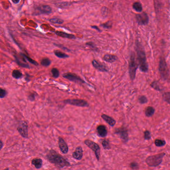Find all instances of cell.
<instances>
[{"instance_id": "6da1fadb", "label": "cell", "mask_w": 170, "mask_h": 170, "mask_svg": "<svg viewBox=\"0 0 170 170\" xmlns=\"http://www.w3.org/2000/svg\"><path fill=\"white\" fill-rule=\"evenodd\" d=\"M48 160L58 168L69 167L70 164L65 159L54 150H50L46 155Z\"/></svg>"}, {"instance_id": "7a4b0ae2", "label": "cell", "mask_w": 170, "mask_h": 170, "mask_svg": "<svg viewBox=\"0 0 170 170\" xmlns=\"http://www.w3.org/2000/svg\"><path fill=\"white\" fill-rule=\"evenodd\" d=\"M137 53L138 55V61L139 62L140 69L143 72H146L148 70V65L146 60V54L143 48L139 43L137 44Z\"/></svg>"}, {"instance_id": "3957f363", "label": "cell", "mask_w": 170, "mask_h": 170, "mask_svg": "<svg viewBox=\"0 0 170 170\" xmlns=\"http://www.w3.org/2000/svg\"><path fill=\"white\" fill-rule=\"evenodd\" d=\"M165 156V153H162L155 155L149 156L146 159V162L147 165L151 167H156L162 163L163 158Z\"/></svg>"}, {"instance_id": "277c9868", "label": "cell", "mask_w": 170, "mask_h": 170, "mask_svg": "<svg viewBox=\"0 0 170 170\" xmlns=\"http://www.w3.org/2000/svg\"><path fill=\"white\" fill-rule=\"evenodd\" d=\"M138 64L137 62L135 55L133 53L130 57L129 61V72L130 77L132 80L135 79L136 76V72L137 69L138 68Z\"/></svg>"}, {"instance_id": "5b68a950", "label": "cell", "mask_w": 170, "mask_h": 170, "mask_svg": "<svg viewBox=\"0 0 170 170\" xmlns=\"http://www.w3.org/2000/svg\"><path fill=\"white\" fill-rule=\"evenodd\" d=\"M159 70L161 74V77L163 78L165 80L168 78L169 74V69L164 58H161L160 60Z\"/></svg>"}, {"instance_id": "8992f818", "label": "cell", "mask_w": 170, "mask_h": 170, "mask_svg": "<svg viewBox=\"0 0 170 170\" xmlns=\"http://www.w3.org/2000/svg\"><path fill=\"white\" fill-rule=\"evenodd\" d=\"M84 144L95 153V155L96 156L97 160L99 161L100 157V148L98 145L97 144V143L89 140L84 141Z\"/></svg>"}, {"instance_id": "52a82bcc", "label": "cell", "mask_w": 170, "mask_h": 170, "mask_svg": "<svg viewBox=\"0 0 170 170\" xmlns=\"http://www.w3.org/2000/svg\"><path fill=\"white\" fill-rule=\"evenodd\" d=\"M64 102L65 104H69L76 106L81 107H88L89 106L87 102L83 99H66L64 100Z\"/></svg>"}, {"instance_id": "ba28073f", "label": "cell", "mask_w": 170, "mask_h": 170, "mask_svg": "<svg viewBox=\"0 0 170 170\" xmlns=\"http://www.w3.org/2000/svg\"><path fill=\"white\" fill-rule=\"evenodd\" d=\"M62 76L64 78L69 80V81H72L77 83L81 84L85 83V81H84L83 79H81V77H80L74 73H65L62 75Z\"/></svg>"}, {"instance_id": "9c48e42d", "label": "cell", "mask_w": 170, "mask_h": 170, "mask_svg": "<svg viewBox=\"0 0 170 170\" xmlns=\"http://www.w3.org/2000/svg\"><path fill=\"white\" fill-rule=\"evenodd\" d=\"M17 130L22 137L28 138V125L27 122L22 121L17 128Z\"/></svg>"}, {"instance_id": "30bf717a", "label": "cell", "mask_w": 170, "mask_h": 170, "mask_svg": "<svg viewBox=\"0 0 170 170\" xmlns=\"http://www.w3.org/2000/svg\"><path fill=\"white\" fill-rule=\"evenodd\" d=\"M115 133L120 136V138L123 142H127L128 141V131L125 127H121L115 129Z\"/></svg>"}, {"instance_id": "8fae6325", "label": "cell", "mask_w": 170, "mask_h": 170, "mask_svg": "<svg viewBox=\"0 0 170 170\" xmlns=\"http://www.w3.org/2000/svg\"><path fill=\"white\" fill-rule=\"evenodd\" d=\"M138 24L140 25H146L148 23L149 18L146 13H142V14H137L136 16Z\"/></svg>"}, {"instance_id": "7c38bea8", "label": "cell", "mask_w": 170, "mask_h": 170, "mask_svg": "<svg viewBox=\"0 0 170 170\" xmlns=\"http://www.w3.org/2000/svg\"><path fill=\"white\" fill-rule=\"evenodd\" d=\"M58 146L63 154H67L68 152V147L66 142L61 137L58 138Z\"/></svg>"}, {"instance_id": "4fadbf2b", "label": "cell", "mask_w": 170, "mask_h": 170, "mask_svg": "<svg viewBox=\"0 0 170 170\" xmlns=\"http://www.w3.org/2000/svg\"><path fill=\"white\" fill-rule=\"evenodd\" d=\"M72 157L77 160H81L83 157V150L82 147L78 146L76 147L74 152L72 153Z\"/></svg>"}, {"instance_id": "5bb4252c", "label": "cell", "mask_w": 170, "mask_h": 170, "mask_svg": "<svg viewBox=\"0 0 170 170\" xmlns=\"http://www.w3.org/2000/svg\"><path fill=\"white\" fill-rule=\"evenodd\" d=\"M97 132L99 136L102 138H104L107 135V130L106 127L103 125H99L97 127Z\"/></svg>"}, {"instance_id": "9a60e30c", "label": "cell", "mask_w": 170, "mask_h": 170, "mask_svg": "<svg viewBox=\"0 0 170 170\" xmlns=\"http://www.w3.org/2000/svg\"><path fill=\"white\" fill-rule=\"evenodd\" d=\"M37 10L39 14H50L51 9L49 6H40L37 8Z\"/></svg>"}, {"instance_id": "2e32d148", "label": "cell", "mask_w": 170, "mask_h": 170, "mask_svg": "<svg viewBox=\"0 0 170 170\" xmlns=\"http://www.w3.org/2000/svg\"><path fill=\"white\" fill-rule=\"evenodd\" d=\"M92 65L97 70H99L100 72H108V69L105 66H104L102 64L99 63L96 60H93L92 61Z\"/></svg>"}, {"instance_id": "e0dca14e", "label": "cell", "mask_w": 170, "mask_h": 170, "mask_svg": "<svg viewBox=\"0 0 170 170\" xmlns=\"http://www.w3.org/2000/svg\"><path fill=\"white\" fill-rule=\"evenodd\" d=\"M101 117L111 127H113L116 124V121L108 115L103 114L102 115H101Z\"/></svg>"}, {"instance_id": "ac0fdd59", "label": "cell", "mask_w": 170, "mask_h": 170, "mask_svg": "<svg viewBox=\"0 0 170 170\" xmlns=\"http://www.w3.org/2000/svg\"><path fill=\"white\" fill-rule=\"evenodd\" d=\"M31 164L35 166V167L37 169L41 168L42 165V160L40 158L34 159L31 161Z\"/></svg>"}, {"instance_id": "d6986e66", "label": "cell", "mask_w": 170, "mask_h": 170, "mask_svg": "<svg viewBox=\"0 0 170 170\" xmlns=\"http://www.w3.org/2000/svg\"><path fill=\"white\" fill-rule=\"evenodd\" d=\"M103 60L106 62H114L117 60V57L115 55H111V54H106L104 55Z\"/></svg>"}, {"instance_id": "ffe728a7", "label": "cell", "mask_w": 170, "mask_h": 170, "mask_svg": "<svg viewBox=\"0 0 170 170\" xmlns=\"http://www.w3.org/2000/svg\"><path fill=\"white\" fill-rule=\"evenodd\" d=\"M55 34L57 35L62 38H67V39H76V37L74 35H71V34H67L66 32H61V31H56Z\"/></svg>"}, {"instance_id": "44dd1931", "label": "cell", "mask_w": 170, "mask_h": 170, "mask_svg": "<svg viewBox=\"0 0 170 170\" xmlns=\"http://www.w3.org/2000/svg\"><path fill=\"white\" fill-rule=\"evenodd\" d=\"M154 113H155V109L153 107H148L145 110V115L148 117L152 116L154 115Z\"/></svg>"}, {"instance_id": "7402d4cb", "label": "cell", "mask_w": 170, "mask_h": 170, "mask_svg": "<svg viewBox=\"0 0 170 170\" xmlns=\"http://www.w3.org/2000/svg\"><path fill=\"white\" fill-rule=\"evenodd\" d=\"M12 76L15 79H19L22 78L23 76V74L22 72L18 69H15L12 72Z\"/></svg>"}, {"instance_id": "603a6c76", "label": "cell", "mask_w": 170, "mask_h": 170, "mask_svg": "<svg viewBox=\"0 0 170 170\" xmlns=\"http://www.w3.org/2000/svg\"><path fill=\"white\" fill-rule=\"evenodd\" d=\"M133 7L134 9L136 10L137 12H142V5L141 4V3H139V2H136V3H134Z\"/></svg>"}, {"instance_id": "cb8c5ba5", "label": "cell", "mask_w": 170, "mask_h": 170, "mask_svg": "<svg viewBox=\"0 0 170 170\" xmlns=\"http://www.w3.org/2000/svg\"><path fill=\"white\" fill-rule=\"evenodd\" d=\"M54 54H55V55L57 57H59V58H67V57H69L68 55L65 54V53H62V52L58 51V50H55V51H54Z\"/></svg>"}, {"instance_id": "d4e9b609", "label": "cell", "mask_w": 170, "mask_h": 170, "mask_svg": "<svg viewBox=\"0 0 170 170\" xmlns=\"http://www.w3.org/2000/svg\"><path fill=\"white\" fill-rule=\"evenodd\" d=\"M102 145L103 148L105 149V150H109L111 148L110 146L109 142L108 140L105 139L104 140H103L102 142Z\"/></svg>"}, {"instance_id": "484cf974", "label": "cell", "mask_w": 170, "mask_h": 170, "mask_svg": "<svg viewBox=\"0 0 170 170\" xmlns=\"http://www.w3.org/2000/svg\"><path fill=\"white\" fill-rule=\"evenodd\" d=\"M166 141L160 139H156L155 141V144L157 147H163L166 145Z\"/></svg>"}, {"instance_id": "4316f807", "label": "cell", "mask_w": 170, "mask_h": 170, "mask_svg": "<svg viewBox=\"0 0 170 170\" xmlns=\"http://www.w3.org/2000/svg\"><path fill=\"white\" fill-rule=\"evenodd\" d=\"M50 64H51V61L49 58H43L41 61V65L43 66H46V67L49 66Z\"/></svg>"}, {"instance_id": "83f0119b", "label": "cell", "mask_w": 170, "mask_h": 170, "mask_svg": "<svg viewBox=\"0 0 170 170\" xmlns=\"http://www.w3.org/2000/svg\"><path fill=\"white\" fill-rule=\"evenodd\" d=\"M51 73L53 75V76L54 78H58L60 76V72L58 69L56 68H54L51 70Z\"/></svg>"}, {"instance_id": "f1b7e54d", "label": "cell", "mask_w": 170, "mask_h": 170, "mask_svg": "<svg viewBox=\"0 0 170 170\" xmlns=\"http://www.w3.org/2000/svg\"><path fill=\"white\" fill-rule=\"evenodd\" d=\"M163 97L166 102L170 104V92H166L164 93Z\"/></svg>"}, {"instance_id": "f546056e", "label": "cell", "mask_w": 170, "mask_h": 170, "mask_svg": "<svg viewBox=\"0 0 170 170\" xmlns=\"http://www.w3.org/2000/svg\"><path fill=\"white\" fill-rule=\"evenodd\" d=\"M15 58L16 59L17 62V63H18L19 65H20V66H22V67H23V68H29V65H28V64L22 62V61H20V60L18 58V57L15 56Z\"/></svg>"}, {"instance_id": "4dcf8cb0", "label": "cell", "mask_w": 170, "mask_h": 170, "mask_svg": "<svg viewBox=\"0 0 170 170\" xmlns=\"http://www.w3.org/2000/svg\"><path fill=\"white\" fill-rule=\"evenodd\" d=\"M50 22L53 23L57 24H61L64 23V20L61 19H58V18H55L50 19Z\"/></svg>"}, {"instance_id": "1f68e13d", "label": "cell", "mask_w": 170, "mask_h": 170, "mask_svg": "<svg viewBox=\"0 0 170 170\" xmlns=\"http://www.w3.org/2000/svg\"><path fill=\"white\" fill-rule=\"evenodd\" d=\"M22 54V55L24 57V58H26V60H28V61L29 62H31V64L35 65H39L37 61H35L32 60L31 58H30V57H28V56H27V55H26L24 54Z\"/></svg>"}, {"instance_id": "d6a6232c", "label": "cell", "mask_w": 170, "mask_h": 170, "mask_svg": "<svg viewBox=\"0 0 170 170\" xmlns=\"http://www.w3.org/2000/svg\"><path fill=\"white\" fill-rule=\"evenodd\" d=\"M152 87L154 89H155L157 91H161V89L160 88L159 84H158V82L157 81H154L151 84Z\"/></svg>"}, {"instance_id": "836d02e7", "label": "cell", "mask_w": 170, "mask_h": 170, "mask_svg": "<svg viewBox=\"0 0 170 170\" xmlns=\"http://www.w3.org/2000/svg\"><path fill=\"white\" fill-rule=\"evenodd\" d=\"M144 138L146 140H149L151 138V135L150 131L146 130L144 132Z\"/></svg>"}, {"instance_id": "e575fe53", "label": "cell", "mask_w": 170, "mask_h": 170, "mask_svg": "<svg viewBox=\"0 0 170 170\" xmlns=\"http://www.w3.org/2000/svg\"><path fill=\"white\" fill-rule=\"evenodd\" d=\"M139 101L141 104H145L148 101L147 97L145 96H141L139 98Z\"/></svg>"}, {"instance_id": "d590c367", "label": "cell", "mask_w": 170, "mask_h": 170, "mask_svg": "<svg viewBox=\"0 0 170 170\" xmlns=\"http://www.w3.org/2000/svg\"><path fill=\"white\" fill-rule=\"evenodd\" d=\"M7 94V91L5 90V89L1 88L0 89V98H4Z\"/></svg>"}, {"instance_id": "8d00e7d4", "label": "cell", "mask_w": 170, "mask_h": 170, "mask_svg": "<svg viewBox=\"0 0 170 170\" xmlns=\"http://www.w3.org/2000/svg\"><path fill=\"white\" fill-rule=\"evenodd\" d=\"M130 167L132 169H138V164L135 162H133L130 164Z\"/></svg>"}, {"instance_id": "74e56055", "label": "cell", "mask_w": 170, "mask_h": 170, "mask_svg": "<svg viewBox=\"0 0 170 170\" xmlns=\"http://www.w3.org/2000/svg\"><path fill=\"white\" fill-rule=\"evenodd\" d=\"M101 26L104 28H109L111 27V24H110V22H107L106 23L102 24Z\"/></svg>"}, {"instance_id": "f35d334b", "label": "cell", "mask_w": 170, "mask_h": 170, "mask_svg": "<svg viewBox=\"0 0 170 170\" xmlns=\"http://www.w3.org/2000/svg\"><path fill=\"white\" fill-rule=\"evenodd\" d=\"M28 98H29V99H30L31 101H34V100H35V97L34 94H32L30 95Z\"/></svg>"}, {"instance_id": "ab89813d", "label": "cell", "mask_w": 170, "mask_h": 170, "mask_svg": "<svg viewBox=\"0 0 170 170\" xmlns=\"http://www.w3.org/2000/svg\"><path fill=\"white\" fill-rule=\"evenodd\" d=\"M20 0H12L13 2L15 4H18L20 2Z\"/></svg>"}, {"instance_id": "60d3db41", "label": "cell", "mask_w": 170, "mask_h": 170, "mask_svg": "<svg viewBox=\"0 0 170 170\" xmlns=\"http://www.w3.org/2000/svg\"><path fill=\"white\" fill-rule=\"evenodd\" d=\"M0 144H1V150L3 148V146H4L3 142L1 140L0 141Z\"/></svg>"}, {"instance_id": "b9f144b4", "label": "cell", "mask_w": 170, "mask_h": 170, "mask_svg": "<svg viewBox=\"0 0 170 170\" xmlns=\"http://www.w3.org/2000/svg\"><path fill=\"white\" fill-rule=\"evenodd\" d=\"M92 28H95V29H96V30H98V31H100V30H99V29H98V28L96 27H95V26H92Z\"/></svg>"}]
</instances>
